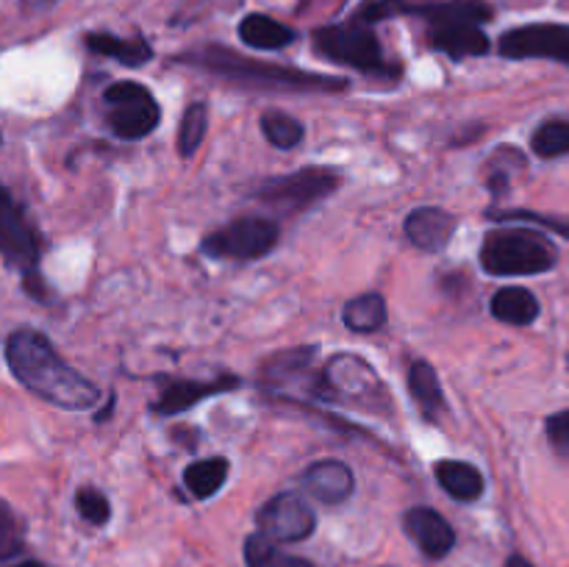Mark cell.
<instances>
[{"mask_svg":"<svg viewBox=\"0 0 569 567\" xmlns=\"http://www.w3.org/2000/svg\"><path fill=\"white\" fill-rule=\"evenodd\" d=\"M315 392L320 398L359 406V409H378V406L389 409L387 389L378 372L365 359L350 354H337L328 359L326 370L317 376Z\"/></svg>","mask_w":569,"mask_h":567,"instance_id":"obj_4","label":"cell"},{"mask_svg":"<svg viewBox=\"0 0 569 567\" xmlns=\"http://www.w3.org/2000/svg\"><path fill=\"white\" fill-rule=\"evenodd\" d=\"M239 39L256 50H281L295 42V31L267 14H248L239 22Z\"/></svg>","mask_w":569,"mask_h":567,"instance_id":"obj_19","label":"cell"},{"mask_svg":"<svg viewBox=\"0 0 569 567\" xmlns=\"http://www.w3.org/2000/svg\"><path fill=\"white\" fill-rule=\"evenodd\" d=\"M437 481L442 484L445 493L456 500H478L483 495V476L476 465L459 459H445L437 465Z\"/></svg>","mask_w":569,"mask_h":567,"instance_id":"obj_17","label":"cell"},{"mask_svg":"<svg viewBox=\"0 0 569 567\" xmlns=\"http://www.w3.org/2000/svg\"><path fill=\"white\" fill-rule=\"evenodd\" d=\"M181 64L200 67L214 76L228 78L237 83H250V87L276 89V92H339L348 87L345 78L320 76V72H303L295 67L281 64H264V61L248 59L233 50L220 48V44H206V48L189 50V53L178 56Z\"/></svg>","mask_w":569,"mask_h":567,"instance_id":"obj_2","label":"cell"},{"mask_svg":"<svg viewBox=\"0 0 569 567\" xmlns=\"http://www.w3.org/2000/svg\"><path fill=\"white\" fill-rule=\"evenodd\" d=\"M92 53L109 56L126 67H142L144 61L153 59V48L144 39H120L114 33H87L83 37Z\"/></svg>","mask_w":569,"mask_h":567,"instance_id":"obj_21","label":"cell"},{"mask_svg":"<svg viewBox=\"0 0 569 567\" xmlns=\"http://www.w3.org/2000/svg\"><path fill=\"white\" fill-rule=\"evenodd\" d=\"M76 509H78V515H81L87 523H92V526H106L111 517L109 498H106V495L94 487L78 489Z\"/></svg>","mask_w":569,"mask_h":567,"instance_id":"obj_29","label":"cell"},{"mask_svg":"<svg viewBox=\"0 0 569 567\" xmlns=\"http://www.w3.org/2000/svg\"><path fill=\"white\" fill-rule=\"evenodd\" d=\"M244 561L248 567H315L309 559L283 554L272 539L261 537V534L244 539Z\"/></svg>","mask_w":569,"mask_h":567,"instance_id":"obj_25","label":"cell"},{"mask_svg":"<svg viewBox=\"0 0 569 567\" xmlns=\"http://www.w3.org/2000/svg\"><path fill=\"white\" fill-rule=\"evenodd\" d=\"M342 320H345V326L356 334L381 331L383 322H387V300H383L378 292L359 295V298H353L345 304Z\"/></svg>","mask_w":569,"mask_h":567,"instance_id":"obj_24","label":"cell"},{"mask_svg":"<svg viewBox=\"0 0 569 567\" xmlns=\"http://www.w3.org/2000/svg\"><path fill=\"white\" fill-rule=\"evenodd\" d=\"M261 131H264L267 142L281 150L298 148L306 137L303 122L295 120L292 115H283V111H267V115H261Z\"/></svg>","mask_w":569,"mask_h":567,"instance_id":"obj_26","label":"cell"},{"mask_svg":"<svg viewBox=\"0 0 569 567\" xmlns=\"http://www.w3.org/2000/svg\"><path fill=\"white\" fill-rule=\"evenodd\" d=\"M481 267L489 276H539L556 267V248L545 233L528 228L489 231L481 245Z\"/></svg>","mask_w":569,"mask_h":567,"instance_id":"obj_3","label":"cell"},{"mask_svg":"<svg viewBox=\"0 0 569 567\" xmlns=\"http://www.w3.org/2000/svg\"><path fill=\"white\" fill-rule=\"evenodd\" d=\"M456 233V217L439 206H420L406 217V237L428 253H439Z\"/></svg>","mask_w":569,"mask_h":567,"instance_id":"obj_13","label":"cell"},{"mask_svg":"<svg viewBox=\"0 0 569 567\" xmlns=\"http://www.w3.org/2000/svg\"><path fill=\"white\" fill-rule=\"evenodd\" d=\"M0 256L22 276L39 270L37 231L3 183H0Z\"/></svg>","mask_w":569,"mask_h":567,"instance_id":"obj_9","label":"cell"},{"mask_svg":"<svg viewBox=\"0 0 569 567\" xmlns=\"http://www.w3.org/2000/svg\"><path fill=\"white\" fill-rule=\"evenodd\" d=\"M337 187L339 176L333 170H326V167H306V170H295L292 176L264 181L256 189V198L261 203L272 206V209L283 211V215H295V211H303L309 206H315L317 200L328 198Z\"/></svg>","mask_w":569,"mask_h":567,"instance_id":"obj_7","label":"cell"},{"mask_svg":"<svg viewBox=\"0 0 569 567\" xmlns=\"http://www.w3.org/2000/svg\"><path fill=\"white\" fill-rule=\"evenodd\" d=\"M228 470H231V465H228L226 456H209V459L192 461L183 470V484H187V489L194 498L206 500L214 493H220L228 478Z\"/></svg>","mask_w":569,"mask_h":567,"instance_id":"obj_23","label":"cell"},{"mask_svg":"<svg viewBox=\"0 0 569 567\" xmlns=\"http://www.w3.org/2000/svg\"><path fill=\"white\" fill-rule=\"evenodd\" d=\"M256 523L261 537L272 543H303L315 534L317 515L300 495L281 493L261 506Z\"/></svg>","mask_w":569,"mask_h":567,"instance_id":"obj_10","label":"cell"},{"mask_svg":"<svg viewBox=\"0 0 569 567\" xmlns=\"http://www.w3.org/2000/svg\"><path fill=\"white\" fill-rule=\"evenodd\" d=\"M531 150L539 159H559L569 153V120H548L537 128Z\"/></svg>","mask_w":569,"mask_h":567,"instance_id":"obj_27","label":"cell"},{"mask_svg":"<svg viewBox=\"0 0 569 567\" xmlns=\"http://www.w3.org/2000/svg\"><path fill=\"white\" fill-rule=\"evenodd\" d=\"M315 48L326 59L339 61V64H350L356 70L381 72L387 67L376 31H372L370 22L359 20V17H353L350 22H339V26L317 28Z\"/></svg>","mask_w":569,"mask_h":567,"instance_id":"obj_5","label":"cell"},{"mask_svg":"<svg viewBox=\"0 0 569 567\" xmlns=\"http://www.w3.org/2000/svg\"><path fill=\"white\" fill-rule=\"evenodd\" d=\"M0 142H3V137H0Z\"/></svg>","mask_w":569,"mask_h":567,"instance_id":"obj_35","label":"cell"},{"mask_svg":"<svg viewBox=\"0 0 569 567\" xmlns=\"http://www.w3.org/2000/svg\"><path fill=\"white\" fill-rule=\"evenodd\" d=\"M545 431H548V439L556 454L561 459H569V409L550 415L548 422H545Z\"/></svg>","mask_w":569,"mask_h":567,"instance_id":"obj_31","label":"cell"},{"mask_svg":"<svg viewBox=\"0 0 569 567\" xmlns=\"http://www.w3.org/2000/svg\"><path fill=\"white\" fill-rule=\"evenodd\" d=\"M17 567H44V565H39V561H22V565H17Z\"/></svg>","mask_w":569,"mask_h":567,"instance_id":"obj_34","label":"cell"},{"mask_svg":"<svg viewBox=\"0 0 569 567\" xmlns=\"http://www.w3.org/2000/svg\"><path fill=\"white\" fill-rule=\"evenodd\" d=\"M409 392L426 417H439L445 411V392L437 370L428 361H415L409 370Z\"/></svg>","mask_w":569,"mask_h":567,"instance_id":"obj_22","label":"cell"},{"mask_svg":"<svg viewBox=\"0 0 569 567\" xmlns=\"http://www.w3.org/2000/svg\"><path fill=\"white\" fill-rule=\"evenodd\" d=\"M22 548V526L11 506L0 500V561L11 559Z\"/></svg>","mask_w":569,"mask_h":567,"instance_id":"obj_30","label":"cell"},{"mask_svg":"<svg viewBox=\"0 0 569 567\" xmlns=\"http://www.w3.org/2000/svg\"><path fill=\"white\" fill-rule=\"evenodd\" d=\"M411 11H420L431 26H442V22H472V26H483L487 20H492V6L487 0H445V3L411 6Z\"/></svg>","mask_w":569,"mask_h":567,"instance_id":"obj_18","label":"cell"},{"mask_svg":"<svg viewBox=\"0 0 569 567\" xmlns=\"http://www.w3.org/2000/svg\"><path fill=\"white\" fill-rule=\"evenodd\" d=\"M281 228L267 217H237L203 239V253L214 259L250 261L270 253L278 245Z\"/></svg>","mask_w":569,"mask_h":567,"instance_id":"obj_6","label":"cell"},{"mask_svg":"<svg viewBox=\"0 0 569 567\" xmlns=\"http://www.w3.org/2000/svg\"><path fill=\"white\" fill-rule=\"evenodd\" d=\"M206 128H209V109H206V103H192L183 111L181 128H178V153L183 159L194 156V150L203 142Z\"/></svg>","mask_w":569,"mask_h":567,"instance_id":"obj_28","label":"cell"},{"mask_svg":"<svg viewBox=\"0 0 569 567\" xmlns=\"http://www.w3.org/2000/svg\"><path fill=\"white\" fill-rule=\"evenodd\" d=\"M6 365L11 376L37 398L67 411L92 409L100 389L87 376L67 365L50 339L33 328H17L6 339Z\"/></svg>","mask_w":569,"mask_h":567,"instance_id":"obj_1","label":"cell"},{"mask_svg":"<svg viewBox=\"0 0 569 567\" xmlns=\"http://www.w3.org/2000/svg\"><path fill=\"white\" fill-rule=\"evenodd\" d=\"M303 487L322 504H345L356 487L353 470L339 459H320L303 472Z\"/></svg>","mask_w":569,"mask_h":567,"instance_id":"obj_14","label":"cell"},{"mask_svg":"<svg viewBox=\"0 0 569 567\" xmlns=\"http://www.w3.org/2000/svg\"><path fill=\"white\" fill-rule=\"evenodd\" d=\"M431 44L450 59H470V56H483L489 50V37L481 26L472 22H442L431 26Z\"/></svg>","mask_w":569,"mask_h":567,"instance_id":"obj_15","label":"cell"},{"mask_svg":"<svg viewBox=\"0 0 569 567\" xmlns=\"http://www.w3.org/2000/svg\"><path fill=\"white\" fill-rule=\"evenodd\" d=\"M106 106H109L111 131L120 139H142L156 131L161 120V111L156 106V98L150 94L148 87L137 81H117L106 89L103 94Z\"/></svg>","mask_w":569,"mask_h":567,"instance_id":"obj_8","label":"cell"},{"mask_svg":"<svg viewBox=\"0 0 569 567\" xmlns=\"http://www.w3.org/2000/svg\"><path fill=\"white\" fill-rule=\"evenodd\" d=\"M492 315L509 326H531L539 317V300L526 287H503L495 292Z\"/></svg>","mask_w":569,"mask_h":567,"instance_id":"obj_20","label":"cell"},{"mask_svg":"<svg viewBox=\"0 0 569 567\" xmlns=\"http://www.w3.org/2000/svg\"><path fill=\"white\" fill-rule=\"evenodd\" d=\"M403 528L428 559H442L456 545L453 526L437 509H428V506H415V509L406 511Z\"/></svg>","mask_w":569,"mask_h":567,"instance_id":"obj_12","label":"cell"},{"mask_svg":"<svg viewBox=\"0 0 569 567\" xmlns=\"http://www.w3.org/2000/svg\"><path fill=\"white\" fill-rule=\"evenodd\" d=\"M237 378L228 376L220 381H172L170 387L161 392V398L153 404L156 415H178V411H187L189 406L200 404L209 395L222 392V389L237 387Z\"/></svg>","mask_w":569,"mask_h":567,"instance_id":"obj_16","label":"cell"},{"mask_svg":"<svg viewBox=\"0 0 569 567\" xmlns=\"http://www.w3.org/2000/svg\"><path fill=\"white\" fill-rule=\"evenodd\" d=\"M22 11H28V14H39V11H48L53 9L56 0H20Z\"/></svg>","mask_w":569,"mask_h":567,"instance_id":"obj_32","label":"cell"},{"mask_svg":"<svg viewBox=\"0 0 569 567\" xmlns=\"http://www.w3.org/2000/svg\"><path fill=\"white\" fill-rule=\"evenodd\" d=\"M500 53L506 59H553L569 64V26L531 22L511 28L500 37Z\"/></svg>","mask_w":569,"mask_h":567,"instance_id":"obj_11","label":"cell"},{"mask_svg":"<svg viewBox=\"0 0 569 567\" xmlns=\"http://www.w3.org/2000/svg\"><path fill=\"white\" fill-rule=\"evenodd\" d=\"M503 567H533V565L526 559V556H517L515 554V556H509V561H506Z\"/></svg>","mask_w":569,"mask_h":567,"instance_id":"obj_33","label":"cell"}]
</instances>
